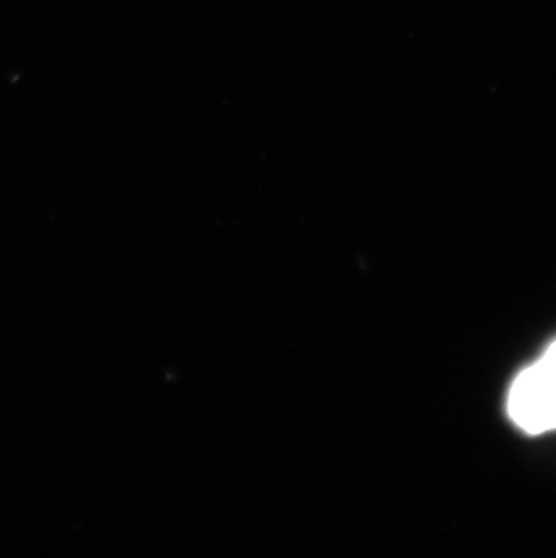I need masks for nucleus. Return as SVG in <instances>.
<instances>
[{
    "mask_svg": "<svg viewBox=\"0 0 556 558\" xmlns=\"http://www.w3.org/2000/svg\"><path fill=\"white\" fill-rule=\"evenodd\" d=\"M508 414L520 430L533 436L556 430V342L515 378Z\"/></svg>",
    "mask_w": 556,
    "mask_h": 558,
    "instance_id": "obj_1",
    "label": "nucleus"
}]
</instances>
